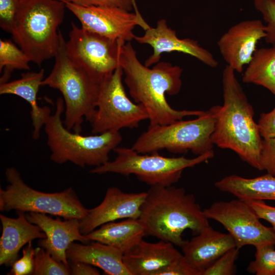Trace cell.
Returning a JSON list of instances; mask_svg holds the SVG:
<instances>
[{"instance_id": "18", "label": "cell", "mask_w": 275, "mask_h": 275, "mask_svg": "<svg viewBox=\"0 0 275 275\" xmlns=\"http://www.w3.org/2000/svg\"><path fill=\"white\" fill-rule=\"evenodd\" d=\"M182 255L170 242L151 243L142 239L123 255V260L131 275H156Z\"/></svg>"}, {"instance_id": "12", "label": "cell", "mask_w": 275, "mask_h": 275, "mask_svg": "<svg viewBox=\"0 0 275 275\" xmlns=\"http://www.w3.org/2000/svg\"><path fill=\"white\" fill-rule=\"evenodd\" d=\"M206 217L221 224L232 237L238 249L244 246L275 245L272 228L263 225L251 206L239 199L218 201L203 209Z\"/></svg>"}, {"instance_id": "27", "label": "cell", "mask_w": 275, "mask_h": 275, "mask_svg": "<svg viewBox=\"0 0 275 275\" xmlns=\"http://www.w3.org/2000/svg\"><path fill=\"white\" fill-rule=\"evenodd\" d=\"M34 275H69V265L56 260L44 248L35 249Z\"/></svg>"}, {"instance_id": "33", "label": "cell", "mask_w": 275, "mask_h": 275, "mask_svg": "<svg viewBox=\"0 0 275 275\" xmlns=\"http://www.w3.org/2000/svg\"><path fill=\"white\" fill-rule=\"evenodd\" d=\"M260 162L262 170L275 177V138L262 140Z\"/></svg>"}, {"instance_id": "35", "label": "cell", "mask_w": 275, "mask_h": 275, "mask_svg": "<svg viewBox=\"0 0 275 275\" xmlns=\"http://www.w3.org/2000/svg\"><path fill=\"white\" fill-rule=\"evenodd\" d=\"M64 3H71L82 7L100 6L118 7L130 11L133 0H59Z\"/></svg>"}, {"instance_id": "3", "label": "cell", "mask_w": 275, "mask_h": 275, "mask_svg": "<svg viewBox=\"0 0 275 275\" xmlns=\"http://www.w3.org/2000/svg\"><path fill=\"white\" fill-rule=\"evenodd\" d=\"M147 193L139 218L146 236L181 247L186 241L182 238L185 230L196 235L209 225L195 196L184 188L151 186Z\"/></svg>"}, {"instance_id": "2", "label": "cell", "mask_w": 275, "mask_h": 275, "mask_svg": "<svg viewBox=\"0 0 275 275\" xmlns=\"http://www.w3.org/2000/svg\"><path fill=\"white\" fill-rule=\"evenodd\" d=\"M235 71L226 65L222 73L223 105H218L211 141L214 145L235 152L244 162L262 171V136L254 111Z\"/></svg>"}, {"instance_id": "32", "label": "cell", "mask_w": 275, "mask_h": 275, "mask_svg": "<svg viewBox=\"0 0 275 275\" xmlns=\"http://www.w3.org/2000/svg\"><path fill=\"white\" fill-rule=\"evenodd\" d=\"M35 249L32 241L29 242L22 250V256L12 265L11 274L28 275L33 273L34 267Z\"/></svg>"}, {"instance_id": "21", "label": "cell", "mask_w": 275, "mask_h": 275, "mask_svg": "<svg viewBox=\"0 0 275 275\" xmlns=\"http://www.w3.org/2000/svg\"><path fill=\"white\" fill-rule=\"evenodd\" d=\"M44 70L38 72H27L21 74L19 79L0 84V94H12L21 97L31 106V118L33 126L32 137L34 140L40 138L42 127L51 115L47 106L40 107L37 97L44 79Z\"/></svg>"}, {"instance_id": "30", "label": "cell", "mask_w": 275, "mask_h": 275, "mask_svg": "<svg viewBox=\"0 0 275 275\" xmlns=\"http://www.w3.org/2000/svg\"><path fill=\"white\" fill-rule=\"evenodd\" d=\"M239 249L233 248L216 260L206 269L202 275H231L236 272L235 261L239 254Z\"/></svg>"}, {"instance_id": "26", "label": "cell", "mask_w": 275, "mask_h": 275, "mask_svg": "<svg viewBox=\"0 0 275 275\" xmlns=\"http://www.w3.org/2000/svg\"><path fill=\"white\" fill-rule=\"evenodd\" d=\"M31 62L27 54L10 39L0 40V84L9 81L14 70H29Z\"/></svg>"}, {"instance_id": "19", "label": "cell", "mask_w": 275, "mask_h": 275, "mask_svg": "<svg viewBox=\"0 0 275 275\" xmlns=\"http://www.w3.org/2000/svg\"><path fill=\"white\" fill-rule=\"evenodd\" d=\"M236 247L232 237L228 233L214 230L210 225L181 246L183 255L201 275L221 256Z\"/></svg>"}, {"instance_id": "29", "label": "cell", "mask_w": 275, "mask_h": 275, "mask_svg": "<svg viewBox=\"0 0 275 275\" xmlns=\"http://www.w3.org/2000/svg\"><path fill=\"white\" fill-rule=\"evenodd\" d=\"M256 10L265 22V42L275 47V3L270 0H254Z\"/></svg>"}, {"instance_id": "25", "label": "cell", "mask_w": 275, "mask_h": 275, "mask_svg": "<svg viewBox=\"0 0 275 275\" xmlns=\"http://www.w3.org/2000/svg\"><path fill=\"white\" fill-rule=\"evenodd\" d=\"M242 81L262 86L275 95V47L256 50L243 72Z\"/></svg>"}, {"instance_id": "22", "label": "cell", "mask_w": 275, "mask_h": 275, "mask_svg": "<svg viewBox=\"0 0 275 275\" xmlns=\"http://www.w3.org/2000/svg\"><path fill=\"white\" fill-rule=\"evenodd\" d=\"M69 262H81L96 266L109 275H131L123 260V254L111 245L95 241L73 242L66 252Z\"/></svg>"}, {"instance_id": "31", "label": "cell", "mask_w": 275, "mask_h": 275, "mask_svg": "<svg viewBox=\"0 0 275 275\" xmlns=\"http://www.w3.org/2000/svg\"><path fill=\"white\" fill-rule=\"evenodd\" d=\"M20 0H0V26L11 33L17 15Z\"/></svg>"}, {"instance_id": "39", "label": "cell", "mask_w": 275, "mask_h": 275, "mask_svg": "<svg viewBox=\"0 0 275 275\" xmlns=\"http://www.w3.org/2000/svg\"><path fill=\"white\" fill-rule=\"evenodd\" d=\"M270 1L272 2L273 3H275V0H270Z\"/></svg>"}, {"instance_id": "37", "label": "cell", "mask_w": 275, "mask_h": 275, "mask_svg": "<svg viewBox=\"0 0 275 275\" xmlns=\"http://www.w3.org/2000/svg\"><path fill=\"white\" fill-rule=\"evenodd\" d=\"M258 125L262 138H275V106L271 111L260 115Z\"/></svg>"}, {"instance_id": "11", "label": "cell", "mask_w": 275, "mask_h": 275, "mask_svg": "<svg viewBox=\"0 0 275 275\" xmlns=\"http://www.w3.org/2000/svg\"><path fill=\"white\" fill-rule=\"evenodd\" d=\"M124 41L95 33L71 23L66 47L69 56L99 82L120 67Z\"/></svg>"}, {"instance_id": "10", "label": "cell", "mask_w": 275, "mask_h": 275, "mask_svg": "<svg viewBox=\"0 0 275 275\" xmlns=\"http://www.w3.org/2000/svg\"><path fill=\"white\" fill-rule=\"evenodd\" d=\"M123 74L120 66L101 81L96 109L90 122L93 134L132 129L149 119L144 106L128 97L122 82Z\"/></svg>"}, {"instance_id": "38", "label": "cell", "mask_w": 275, "mask_h": 275, "mask_svg": "<svg viewBox=\"0 0 275 275\" xmlns=\"http://www.w3.org/2000/svg\"><path fill=\"white\" fill-rule=\"evenodd\" d=\"M70 274L72 275H99V271L93 266L81 262H69Z\"/></svg>"}, {"instance_id": "9", "label": "cell", "mask_w": 275, "mask_h": 275, "mask_svg": "<svg viewBox=\"0 0 275 275\" xmlns=\"http://www.w3.org/2000/svg\"><path fill=\"white\" fill-rule=\"evenodd\" d=\"M5 176L8 184L4 189L0 188L1 211L14 210L18 212L41 213L79 220L88 212L89 209L84 206L71 187L53 193L37 190L24 182L14 167L6 169Z\"/></svg>"}, {"instance_id": "8", "label": "cell", "mask_w": 275, "mask_h": 275, "mask_svg": "<svg viewBox=\"0 0 275 275\" xmlns=\"http://www.w3.org/2000/svg\"><path fill=\"white\" fill-rule=\"evenodd\" d=\"M113 151L117 154L113 161L95 167L90 173H113L125 176L132 174L150 186L173 185L179 180L184 169L205 162L214 156V152L187 158L184 156L164 157L158 152L142 154L132 148L117 147Z\"/></svg>"}, {"instance_id": "20", "label": "cell", "mask_w": 275, "mask_h": 275, "mask_svg": "<svg viewBox=\"0 0 275 275\" xmlns=\"http://www.w3.org/2000/svg\"><path fill=\"white\" fill-rule=\"evenodd\" d=\"M2 234L0 238V265L10 266L17 259L20 249L35 239L46 238L37 225L31 223L23 212L17 218L0 214Z\"/></svg>"}, {"instance_id": "14", "label": "cell", "mask_w": 275, "mask_h": 275, "mask_svg": "<svg viewBox=\"0 0 275 275\" xmlns=\"http://www.w3.org/2000/svg\"><path fill=\"white\" fill-rule=\"evenodd\" d=\"M143 36H135L134 39L140 44L150 45L153 52L145 62L150 67L159 62L164 52L177 51L191 56L211 68H215L218 62L213 54L201 46L199 42L190 38L180 39L175 30L169 28L164 19L159 20L155 27L150 25Z\"/></svg>"}, {"instance_id": "24", "label": "cell", "mask_w": 275, "mask_h": 275, "mask_svg": "<svg viewBox=\"0 0 275 275\" xmlns=\"http://www.w3.org/2000/svg\"><path fill=\"white\" fill-rule=\"evenodd\" d=\"M214 185L221 191L241 200L275 201V177L268 173L252 178L231 175L216 181Z\"/></svg>"}, {"instance_id": "23", "label": "cell", "mask_w": 275, "mask_h": 275, "mask_svg": "<svg viewBox=\"0 0 275 275\" xmlns=\"http://www.w3.org/2000/svg\"><path fill=\"white\" fill-rule=\"evenodd\" d=\"M89 241H98L120 251L123 255L135 247L146 236L139 218H126L119 222H108L85 235Z\"/></svg>"}, {"instance_id": "13", "label": "cell", "mask_w": 275, "mask_h": 275, "mask_svg": "<svg viewBox=\"0 0 275 275\" xmlns=\"http://www.w3.org/2000/svg\"><path fill=\"white\" fill-rule=\"evenodd\" d=\"M66 7L79 20L81 27L90 32L125 42L134 39V28L139 25L144 30L149 25L139 12L135 0V13L115 7H82L66 2Z\"/></svg>"}, {"instance_id": "16", "label": "cell", "mask_w": 275, "mask_h": 275, "mask_svg": "<svg viewBox=\"0 0 275 275\" xmlns=\"http://www.w3.org/2000/svg\"><path fill=\"white\" fill-rule=\"evenodd\" d=\"M147 191L126 193L115 186L107 188L102 202L89 209L80 221V231L86 235L101 225L118 219L139 218Z\"/></svg>"}, {"instance_id": "17", "label": "cell", "mask_w": 275, "mask_h": 275, "mask_svg": "<svg viewBox=\"0 0 275 275\" xmlns=\"http://www.w3.org/2000/svg\"><path fill=\"white\" fill-rule=\"evenodd\" d=\"M31 223L38 226L46 238L39 239L38 245L48 251L57 261L69 265L66 252L74 241L89 242L80 231V221L75 218L54 219L45 213L29 212L26 215Z\"/></svg>"}, {"instance_id": "40", "label": "cell", "mask_w": 275, "mask_h": 275, "mask_svg": "<svg viewBox=\"0 0 275 275\" xmlns=\"http://www.w3.org/2000/svg\"><path fill=\"white\" fill-rule=\"evenodd\" d=\"M20 1H21V0H20Z\"/></svg>"}, {"instance_id": "4", "label": "cell", "mask_w": 275, "mask_h": 275, "mask_svg": "<svg viewBox=\"0 0 275 275\" xmlns=\"http://www.w3.org/2000/svg\"><path fill=\"white\" fill-rule=\"evenodd\" d=\"M59 34L54 64L41 86L60 91L65 104L64 125L69 130L80 133L84 120L90 123L95 114L100 82L92 78L69 56L60 31Z\"/></svg>"}, {"instance_id": "36", "label": "cell", "mask_w": 275, "mask_h": 275, "mask_svg": "<svg viewBox=\"0 0 275 275\" xmlns=\"http://www.w3.org/2000/svg\"><path fill=\"white\" fill-rule=\"evenodd\" d=\"M260 219L269 222L275 232V207L266 204L263 200L245 201Z\"/></svg>"}, {"instance_id": "1", "label": "cell", "mask_w": 275, "mask_h": 275, "mask_svg": "<svg viewBox=\"0 0 275 275\" xmlns=\"http://www.w3.org/2000/svg\"><path fill=\"white\" fill-rule=\"evenodd\" d=\"M119 64L131 98L146 108L149 125H164L188 116L198 117L205 111L177 110L167 102L166 94H178L183 69L167 62H158L150 68L140 62L130 42L121 48Z\"/></svg>"}, {"instance_id": "15", "label": "cell", "mask_w": 275, "mask_h": 275, "mask_svg": "<svg viewBox=\"0 0 275 275\" xmlns=\"http://www.w3.org/2000/svg\"><path fill=\"white\" fill-rule=\"evenodd\" d=\"M266 36L265 26L259 19L240 21L219 38L217 45L227 65L241 73L251 61L258 42Z\"/></svg>"}, {"instance_id": "7", "label": "cell", "mask_w": 275, "mask_h": 275, "mask_svg": "<svg viewBox=\"0 0 275 275\" xmlns=\"http://www.w3.org/2000/svg\"><path fill=\"white\" fill-rule=\"evenodd\" d=\"M217 108L218 105H214L193 120H180L164 125H149L131 148L142 154L163 149L174 154L190 151L197 156L213 152L211 135Z\"/></svg>"}, {"instance_id": "6", "label": "cell", "mask_w": 275, "mask_h": 275, "mask_svg": "<svg viewBox=\"0 0 275 275\" xmlns=\"http://www.w3.org/2000/svg\"><path fill=\"white\" fill-rule=\"evenodd\" d=\"M56 105L54 114L50 115L44 125L50 159L58 164L71 162L81 168L97 167L108 161L109 153L122 141L120 132L107 131L92 135L72 132L62 120L65 111L64 100L58 98Z\"/></svg>"}, {"instance_id": "5", "label": "cell", "mask_w": 275, "mask_h": 275, "mask_svg": "<svg viewBox=\"0 0 275 275\" xmlns=\"http://www.w3.org/2000/svg\"><path fill=\"white\" fill-rule=\"evenodd\" d=\"M65 8L59 0L20 1L11 33L14 42L38 66L56 54L58 29L64 20Z\"/></svg>"}, {"instance_id": "28", "label": "cell", "mask_w": 275, "mask_h": 275, "mask_svg": "<svg viewBox=\"0 0 275 275\" xmlns=\"http://www.w3.org/2000/svg\"><path fill=\"white\" fill-rule=\"evenodd\" d=\"M272 244L255 247V259L249 264L247 271L256 275H275V250Z\"/></svg>"}, {"instance_id": "34", "label": "cell", "mask_w": 275, "mask_h": 275, "mask_svg": "<svg viewBox=\"0 0 275 275\" xmlns=\"http://www.w3.org/2000/svg\"><path fill=\"white\" fill-rule=\"evenodd\" d=\"M156 275H201L182 255L179 258L159 270Z\"/></svg>"}]
</instances>
